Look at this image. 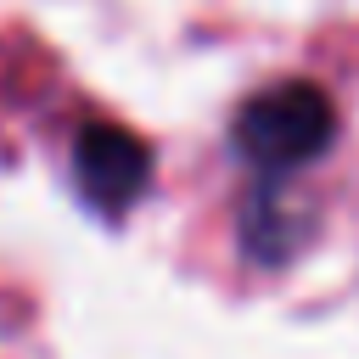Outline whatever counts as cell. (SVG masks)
I'll return each instance as SVG.
<instances>
[{"instance_id": "1", "label": "cell", "mask_w": 359, "mask_h": 359, "mask_svg": "<svg viewBox=\"0 0 359 359\" xmlns=\"http://www.w3.org/2000/svg\"><path fill=\"white\" fill-rule=\"evenodd\" d=\"M230 135H236V151L258 174H292L331 146L337 107L314 79H280V84L241 101Z\"/></svg>"}, {"instance_id": "2", "label": "cell", "mask_w": 359, "mask_h": 359, "mask_svg": "<svg viewBox=\"0 0 359 359\" xmlns=\"http://www.w3.org/2000/svg\"><path fill=\"white\" fill-rule=\"evenodd\" d=\"M151 180V146L123 123H84L73 135V185L101 219H123Z\"/></svg>"}, {"instance_id": "3", "label": "cell", "mask_w": 359, "mask_h": 359, "mask_svg": "<svg viewBox=\"0 0 359 359\" xmlns=\"http://www.w3.org/2000/svg\"><path fill=\"white\" fill-rule=\"evenodd\" d=\"M309 241V208L280 185V174H264L258 191L241 202V247L258 264H286Z\"/></svg>"}]
</instances>
